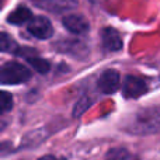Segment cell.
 Segmentation results:
<instances>
[{"label": "cell", "instance_id": "cell-1", "mask_svg": "<svg viewBox=\"0 0 160 160\" xmlns=\"http://www.w3.org/2000/svg\"><path fill=\"white\" fill-rule=\"evenodd\" d=\"M31 79L28 68L18 62H7L0 68V83L2 84H21Z\"/></svg>", "mask_w": 160, "mask_h": 160}, {"label": "cell", "instance_id": "cell-2", "mask_svg": "<svg viewBox=\"0 0 160 160\" xmlns=\"http://www.w3.org/2000/svg\"><path fill=\"white\" fill-rule=\"evenodd\" d=\"M28 32L38 39H48L53 35V27L51 21L44 16H37L28 21Z\"/></svg>", "mask_w": 160, "mask_h": 160}, {"label": "cell", "instance_id": "cell-3", "mask_svg": "<svg viewBox=\"0 0 160 160\" xmlns=\"http://www.w3.org/2000/svg\"><path fill=\"white\" fill-rule=\"evenodd\" d=\"M34 6L42 8V10L51 11L55 14H61L65 11L73 10L78 7V0H30Z\"/></svg>", "mask_w": 160, "mask_h": 160}, {"label": "cell", "instance_id": "cell-4", "mask_svg": "<svg viewBox=\"0 0 160 160\" xmlns=\"http://www.w3.org/2000/svg\"><path fill=\"white\" fill-rule=\"evenodd\" d=\"M148 91V84L145 80L136 76H127L122 86V93L125 98H138Z\"/></svg>", "mask_w": 160, "mask_h": 160}, {"label": "cell", "instance_id": "cell-5", "mask_svg": "<svg viewBox=\"0 0 160 160\" xmlns=\"http://www.w3.org/2000/svg\"><path fill=\"white\" fill-rule=\"evenodd\" d=\"M101 45L105 51L117 52L122 49V38L115 28H102L101 30Z\"/></svg>", "mask_w": 160, "mask_h": 160}, {"label": "cell", "instance_id": "cell-6", "mask_svg": "<svg viewBox=\"0 0 160 160\" xmlns=\"http://www.w3.org/2000/svg\"><path fill=\"white\" fill-rule=\"evenodd\" d=\"M119 87V73L117 70H105L98 79V88L104 94H112Z\"/></svg>", "mask_w": 160, "mask_h": 160}, {"label": "cell", "instance_id": "cell-7", "mask_svg": "<svg viewBox=\"0 0 160 160\" xmlns=\"http://www.w3.org/2000/svg\"><path fill=\"white\" fill-rule=\"evenodd\" d=\"M63 27L66 28L69 32L73 34H86L90 28L88 21L80 14H69V16H65L63 20Z\"/></svg>", "mask_w": 160, "mask_h": 160}, {"label": "cell", "instance_id": "cell-8", "mask_svg": "<svg viewBox=\"0 0 160 160\" xmlns=\"http://www.w3.org/2000/svg\"><path fill=\"white\" fill-rule=\"evenodd\" d=\"M31 18H32V13H31L30 8L25 7V6H18L13 13L8 14L7 21L13 25H22L30 21Z\"/></svg>", "mask_w": 160, "mask_h": 160}, {"label": "cell", "instance_id": "cell-9", "mask_svg": "<svg viewBox=\"0 0 160 160\" xmlns=\"http://www.w3.org/2000/svg\"><path fill=\"white\" fill-rule=\"evenodd\" d=\"M0 51L2 52L16 53L18 51V45H17V42L10 35H7L4 32H0Z\"/></svg>", "mask_w": 160, "mask_h": 160}, {"label": "cell", "instance_id": "cell-10", "mask_svg": "<svg viewBox=\"0 0 160 160\" xmlns=\"http://www.w3.org/2000/svg\"><path fill=\"white\" fill-rule=\"evenodd\" d=\"M27 62L34 68V69L37 70V72H38V73H42V75L48 73V72H49V69H51L49 62L45 61V59H41V58H34V56H28V58H27Z\"/></svg>", "mask_w": 160, "mask_h": 160}, {"label": "cell", "instance_id": "cell-11", "mask_svg": "<svg viewBox=\"0 0 160 160\" xmlns=\"http://www.w3.org/2000/svg\"><path fill=\"white\" fill-rule=\"evenodd\" d=\"M13 108V96L7 91H0V114H6Z\"/></svg>", "mask_w": 160, "mask_h": 160}, {"label": "cell", "instance_id": "cell-12", "mask_svg": "<svg viewBox=\"0 0 160 160\" xmlns=\"http://www.w3.org/2000/svg\"><path fill=\"white\" fill-rule=\"evenodd\" d=\"M129 159V152L124 148H115L111 149L105 156V160H128Z\"/></svg>", "mask_w": 160, "mask_h": 160}, {"label": "cell", "instance_id": "cell-13", "mask_svg": "<svg viewBox=\"0 0 160 160\" xmlns=\"http://www.w3.org/2000/svg\"><path fill=\"white\" fill-rule=\"evenodd\" d=\"M88 104H90V101H88L87 98H84V97H83V98L80 100L78 104L75 105V110H73V115H75V117L82 115V114L84 112V110H87Z\"/></svg>", "mask_w": 160, "mask_h": 160}, {"label": "cell", "instance_id": "cell-14", "mask_svg": "<svg viewBox=\"0 0 160 160\" xmlns=\"http://www.w3.org/2000/svg\"><path fill=\"white\" fill-rule=\"evenodd\" d=\"M38 160H58V159L53 158V156H51V155H48V156H42V158H39Z\"/></svg>", "mask_w": 160, "mask_h": 160}]
</instances>
